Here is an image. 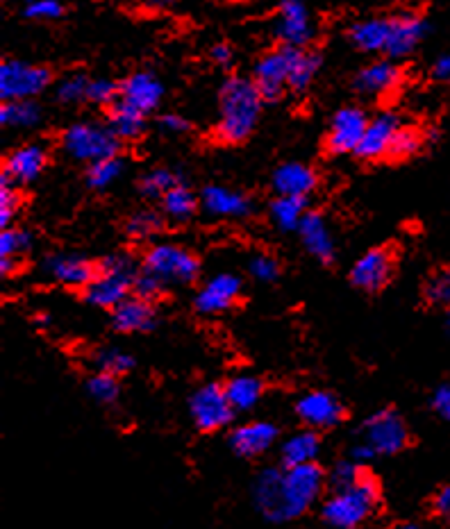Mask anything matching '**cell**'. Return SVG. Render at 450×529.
Returning <instances> with one entry per match:
<instances>
[{
  "label": "cell",
  "mask_w": 450,
  "mask_h": 529,
  "mask_svg": "<svg viewBox=\"0 0 450 529\" xmlns=\"http://www.w3.org/2000/svg\"><path fill=\"white\" fill-rule=\"evenodd\" d=\"M275 32L285 41V46L303 48L305 44H310L314 37V25L307 7L300 0H282Z\"/></svg>",
  "instance_id": "14"
},
{
  "label": "cell",
  "mask_w": 450,
  "mask_h": 529,
  "mask_svg": "<svg viewBox=\"0 0 450 529\" xmlns=\"http://www.w3.org/2000/svg\"><path fill=\"white\" fill-rule=\"evenodd\" d=\"M162 96H164L162 82L157 80L150 71L132 73L128 80H123L121 91H119L121 103L137 109V112H141L144 116L155 112Z\"/></svg>",
  "instance_id": "15"
},
{
  "label": "cell",
  "mask_w": 450,
  "mask_h": 529,
  "mask_svg": "<svg viewBox=\"0 0 450 529\" xmlns=\"http://www.w3.org/2000/svg\"><path fill=\"white\" fill-rule=\"evenodd\" d=\"M371 119H366V114L360 107H344L335 114V119L330 123L328 132V150L332 155H346L357 153V148L362 144V137L366 132V125Z\"/></svg>",
  "instance_id": "10"
},
{
  "label": "cell",
  "mask_w": 450,
  "mask_h": 529,
  "mask_svg": "<svg viewBox=\"0 0 450 529\" xmlns=\"http://www.w3.org/2000/svg\"><path fill=\"white\" fill-rule=\"evenodd\" d=\"M112 323L119 332H148L155 327V309L150 307V300L128 298L119 307L112 309Z\"/></svg>",
  "instance_id": "26"
},
{
  "label": "cell",
  "mask_w": 450,
  "mask_h": 529,
  "mask_svg": "<svg viewBox=\"0 0 450 529\" xmlns=\"http://www.w3.org/2000/svg\"><path fill=\"white\" fill-rule=\"evenodd\" d=\"M391 19H364L350 25L348 39L364 53H387Z\"/></svg>",
  "instance_id": "27"
},
{
  "label": "cell",
  "mask_w": 450,
  "mask_h": 529,
  "mask_svg": "<svg viewBox=\"0 0 450 529\" xmlns=\"http://www.w3.org/2000/svg\"><path fill=\"white\" fill-rule=\"evenodd\" d=\"M432 75H435V80L450 82V53L439 57L435 66H432Z\"/></svg>",
  "instance_id": "53"
},
{
  "label": "cell",
  "mask_w": 450,
  "mask_h": 529,
  "mask_svg": "<svg viewBox=\"0 0 450 529\" xmlns=\"http://www.w3.org/2000/svg\"><path fill=\"white\" fill-rule=\"evenodd\" d=\"M446 332H448V337H450V307H448V314H446Z\"/></svg>",
  "instance_id": "57"
},
{
  "label": "cell",
  "mask_w": 450,
  "mask_h": 529,
  "mask_svg": "<svg viewBox=\"0 0 450 529\" xmlns=\"http://www.w3.org/2000/svg\"><path fill=\"white\" fill-rule=\"evenodd\" d=\"M198 259L187 248L157 243L144 257V271L166 284H189L198 277Z\"/></svg>",
  "instance_id": "6"
},
{
  "label": "cell",
  "mask_w": 450,
  "mask_h": 529,
  "mask_svg": "<svg viewBox=\"0 0 450 529\" xmlns=\"http://www.w3.org/2000/svg\"><path fill=\"white\" fill-rule=\"evenodd\" d=\"M162 230V218L155 212H137L128 221V232L135 239H150Z\"/></svg>",
  "instance_id": "42"
},
{
  "label": "cell",
  "mask_w": 450,
  "mask_h": 529,
  "mask_svg": "<svg viewBox=\"0 0 450 529\" xmlns=\"http://www.w3.org/2000/svg\"><path fill=\"white\" fill-rule=\"evenodd\" d=\"M423 146V134L416 128H407V125H400V130L396 132L394 141H391V157H412L421 150Z\"/></svg>",
  "instance_id": "37"
},
{
  "label": "cell",
  "mask_w": 450,
  "mask_h": 529,
  "mask_svg": "<svg viewBox=\"0 0 450 529\" xmlns=\"http://www.w3.org/2000/svg\"><path fill=\"white\" fill-rule=\"evenodd\" d=\"M14 187L16 184L7 178H3V182H0V225H3V230L12 228L14 214L16 209H19V198H16Z\"/></svg>",
  "instance_id": "44"
},
{
  "label": "cell",
  "mask_w": 450,
  "mask_h": 529,
  "mask_svg": "<svg viewBox=\"0 0 450 529\" xmlns=\"http://www.w3.org/2000/svg\"><path fill=\"white\" fill-rule=\"evenodd\" d=\"M203 207L219 218H246L253 212V203H250L246 193L230 187H219V184H212V187L203 191Z\"/></svg>",
  "instance_id": "23"
},
{
  "label": "cell",
  "mask_w": 450,
  "mask_h": 529,
  "mask_svg": "<svg viewBox=\"0 0 450 529\" xmlns=\"http://www.w3.org/2000/svg\"><path fill=\"white\" fill-rule=\"evenodd\" d=\"M364 475L362 464H357V461H339V464L332 468L330 473V482L335 484V489H348V486H353L360 482V477Z\"/></svg>",
  "instance_id": "45"
},
{
  "label": "cell",
  "mask_w": 450,
  "mask_h": 529,
  "mask_svg": "<svg viewBox=\"0 0 450 529\" xmlns=\"http://www.w3.org/2000/svg\"><path fill=\"white\" fill-rule=\"evenodd\" d=\"M298 232L305 250L314 259H319L323 264H330L332 259H335V239H332V232L321 214L316 212L305 214Z\"/></svg>",
  "instance_id": "22"
},
{
  "label": "cell",
  "mask_w": 450,
  "mask_h": 529,
  "mask_svg": "<svg viewBox=\"0 0 450 529\" xmlns=\"http://www.w3.org/2000/svg\"><path fill=\"white\" fill-rule=\"evenodd\" d=\"M430 32V23L419 14H398L391 19L389 32V57H405L421 44L425 35Z\"/></svg>",
  "instance_id": "17"
},
{
  "label": "cell",
  "mask_w": 450,
  "mask_h": 529,
  "mask_svg": "<svg viewBox=\"0 0 450 529\" xmlns=\"http://www.w3.org/2000/svg\"><path fill=\"white\" fill-rule=\"evenodd\" d=\"M148 7H153V10H166V7H173L175 3H180V0H144Z\"/></svg>",
  "instance_id": "56"
},
{
  "label": "cell",
  "mask_w": 450,
  "mask_h": 529,
  "mask_svg": "<svg viewBox=\"0 0 450 529\" xmlns=\"http://www.w3.org/2000/svg\"><path fill=\"white\" fill-rule=\"evenodd\" d=\"M323 470L316 464L269 468L255 482V505L264 518L287 523L303 516L323 491Z\"/></svg>",
  "instance_id": "1"
},
{
  "label": "cell",
  "mask_w": 450,
  "mask_h": 529,
  "mask_svg": "<svg viewBox=\"0 0 450 529\" xmlns=\"http://www.w3.org/2000/svg\"><path fill=\"white\" fill-rule=\"evenodd\" d=\"M257 89L264 98H278L285 87H289V53L287 46L273 53H266L260 62L255 64L253 75Z\"/></svg>",
  "instance_id": "16"
},
{
  "label": "cell",
  "mask_w": 450,
  "mask_h": 529,
  "mask_svg": "<svg viewBox=\"0 0 450 529\" xmlns=\"http://www.w3.org/2000/svg\"><path fill=\"white\" fill-rule=\"evenodd\" d=\"M239 296H241L239 277L232 273H219L198 291L194 305L200 314L214 316L228 312V309L239 300Z\"/></svg>",
  "instance_id": "13"
},
{
  "label": "cell",
  "mask_w": 450,
  "mask_h": 529,
  "mask_svg": "<svg viewBox=\"0 0 450 529\" xmlns=\"http://www.w3.org/2000/svg\"><path fill=\"white\" fill-rule=\"evenodd\" d=\"M432 407H435L437 414L450 423V384L439 386L432 396Z\"/></svg>",
  "instance_id": "50"
},
{
  "label": "cell",
  "mask_w": 450,
  "mask_h": 529,
  "mask_svg": "<svg viewBox=\"0 0 450 529\" xmlns=\"http://www.w3.org/2000/svg\"><path fill=\"white\" fill-rule=\"evenodd\" d=\"M137 266L128 255H112L98 266V273L85 287V296L94 307L116 309L128 300V293L135 289Z\"/></svg>",
  "instance_id": "4"
},
{
  "label": "cell",
  "mask_w": 450,
  "mask_h": 529,
  "mask_svg": "<svg viewBox=\"0 0 450 529\" xmlns=\"http://www.w3.org/2000/svg\"><path fill=\"white\" fill-rule=\"evenodd\" d=\"M119 91H121V87H116L112 80L98 78V80L89 82L87 98L96 105H110L112 107L116 100H119Z\"/></svg>",
  "instance_id": "46"
},
{
  "label": "cell",
  "mask_w": 450,
  "mask_h": 529,
  "mask_svg": "<svg viewBox=\"0 0 450 529\" xmlns=\"http://www.w3.org/2000/svg\"><path fill=\"white\" fill-rule=\"evenodd\" d=\"M248 271H250V275L255 277V280L273 282L280 273V266L271 255H255L253 259H250Z\"/></svg>",
  "instance_id": "48"
},
{
  "label": "cell",
  "mask_w": 450,
  "mask_h": 529,
  "mask_svg": "<svg viewBox=\"0 0 450 529\" xmlns=\"http://www.w3.org/2000/svg\"><path fill=\"white\" fill-rule=\"evenodd\" d=\"M400 78L403 73L394 62L378 60L355 75V89L366 98H382L400 85Z\"/></svg>",
  "instance_id": "20"
},
{
  "label": "cell",
  "mask_w": 450,
  "mask_h": 529,
  "mask_svg": "<svg viewBox=\"0 0 450 529\" xmlns=\"http://www.w3.org/2000/svg\"><path fill=\"white\" fill-rule=\"evenodd\" d=\"M296 414L310 430H328L344 418V405L328 391H310L296 402Z\"/></svg>",
  "instance_id": "11"
},
{
  "label": "cell",
  "mask_w": 450,
  "mask_h": 529,
  "mask_svg": "<svg viewBox=\"0 0 450 529\" xmlns=\"http://www.w3.org/2000/svg\"><path fill=\"white\" fill-rule=\"evenodd\" d=\"M107 125L119 139H137L146 128V116L121 103V100H116L110 109V123Z\"/></svg>",
  "instance_id": "31"
},
{
  "label": "cell",
  "mask_w": 450,
  "mask_h": 529,
  "mask_svg": "<svg viewBox=\"0 0 450 529\" xmlns=\"http://www.w3.org/2000/svg\"><path fill=\"white\" fill-rule=\"evenodd\" d=\"M121 173H123V162H121L119 157L100 159V162L89 164L87 184H89L91 189H96V191L110 189L112 184L121 178Z\"/></svg>",
  "instance_id": "35"
},
{
  "label": "cell",
  "mask_w": 450,
  "mask_h": 529,
  "mask_svg": "<svg viewBox=\"0 0 450 529\" xmlns=\"http://www.w3.org/2000/svg\"><path fill=\"white\" fill-rule=\"evenodd\" d=\"M373 457H375V452L369 448V445L362 443V441L357 443L353 450H350V459L357 461V464H364V461H369V459H373Z\"/></svg>",
  "instance_id": "54"
},
{
  "label": "cell",
  "mask_w": 450,
  "mask_h": 529,
  "mask_svg": "<svg viewBox=\"0 0 450 529\" xmlns=\"http://www.w3.org/2000/svg\"><path fill=\"white\" fill-rule=\"evenodd\" d=\"M44 271L50 280L64 287H87L94 280L98 268L91 266L85 257L78 255H53L44 262Z\"/></svg>",
  "instance_id": "21"
},
{
  "label": "cell",
  "mask_w": 450,
  "mask_h": 529,
  "mask_svg": "<svg viewBox=\"0 0 450 529\" xmlns=\"http://www.w3.org/2000/svg\"><path fill=\"white\" fill-rule=\"evenodd\" d=\"M278 441V430L271 423H248L230 434V448L239 457H260Z\"/></svg>",
  "instance_id": "24"
},
{
  "label": "cell",
  "mask_w": 450,
  "mask_h": 529,
  "mask_svg": "<svg viewBox=\"0 0 450 529\" xmlns=\"http://www.w3.org/2000/svg\"><path fill=\"white\" fill-rule=\"evenodd\" d=\"M262 91L257 89L255 80L248 78H228L223 82L219 94V125H216V134L228 144H239L250 132L255 130L257 121H260L262 112Z\"/></svg>",
  "instance_id": "2"
},
{
  "label": "cell",
  "mask_w": 450,
  "mask_h": 529,
  "mask_svg": "<svg viewBox=\"0 0 450 529\" xmlns=\"http://www.w3.org/2000/svg\"><path fill=\"white\" fill-rule=\"evenodd\" d=\"M64 14V5L60 0H30L25 7V16L35 21H55Z\"/></svg>",
  "instance_id": "47"
},
{
  "label": "cell",
  "mask_w": 450,
  "mask_h": 529,
  "mask_svg": "<svg viewBox=\"0 0 450 529\" xmlns=\"http://www.w3.org/2000/svg\"><path fill=\"white\" fill-rule=\"evenodd\" d=\"M398 529H419V527H414V525H403V527H398Z\"/></svg>",
  "instance_id": "58"
},
{
  "label": "cell",
  "mask_w": 450,
  "mask_h": 529,
  "mask_svg": "<svg viewBox=\"0 0 450 529\" xmlns=\"http://www.w3.org/2000/svg\"><path fill=\"white\" fill-rule=\"evenodd\" d=\"M319 450H321L319 434L312 430L298 432L282 443V464L285 466L314 464V459L319 457Z\"/></svg>",
  "instance_id": "29"
},
{
  "label": "cell",
  "mask_w": 450,
  "mask_h": 529,
  "mask_svg": "<svg viewBox=\"0 0 450 529\" xmlns=\"http://www.w3.org/2000/svg\"><path fill=\"white\" fill-rule=\"evenodd\" d=\"M212 60L216 64H221V66H228L232 62V50H230V46H225V44L214 46L212 48Z\"/></svg>",
  "instance_id": "55"
},
{
  "label": "cell",
  "mask_w": 450,
  "mask_h": 529,
  "mask_svg": "<svg viewBox=\"0 0 450 529\" xmlns=\"http://www.w3.org/2000/svg\"><path fill=\"white\" fill-rule=\"evenodd\" d=\"M425 298H428L432 305L450 307V268L437 271L430 277L428 284H425Z\"/></svg>",
  "instance_id": "43"
},
{
  "label": "cell",
  "mask_w": 450,
  "mask_h": 529,
  "mask_svg": "<svg viewBox=\"0 0 450 529\" xmlns=\"http://www.w3.org/2000/svg\"><path fill=\"white\" fill-rule=\"evenodd\" d=\"M391 273H394V259H391L389 250L373 248L357 259L353 271H350V282L357 289L373 293L387 287Z\"/></svg>",
  "instance_id": "12"
},
{
  "label": "cell",
  "mask_w": 450,
  "mask_h": 529,
  "mask_svg": "<svg viewBox=\"0 0 450 529\" xmlns=\"http://www.w3.org/2000/svg\"><path fill=\"white\" fill-rule=\"evenodd\" d=\"M0 121H3L7 128L30 130L41 121V107L35 98L3 103V107H0Z\"/></svg>",
  "instance_id": "32"
},
{
  "label": "cell",
  "mask_w": 450,
  "mask_h": 529,
  "mask_svg": "<svg viewBox=\"0 0 450 529\" xmlns=\"http://www.w3.org/2000/svg\"><path fill=\"white\" fill-rule=\"evenodd\" d=\"M62 148L73 159L94 164L100 162V159L116 157V153H119V137L112 132L110 125L82 121L71 125L62 134Z\"/></svg>",
  "instance_id": "5"
},
{
  "label": "cell",
  "mask_w": 450,
  "mask_h": 529,
  "mask_svg": "<svg viewBox=\"0 0 450 529\" xmlns=\"http://www.w3.org/2000/svg\"><path fill=\"white\" fill-rule=\"evenodd\" d=\"M360 441L369 445L375 455H398L410 443V432L394 409H382L364 423Z\"/></svg>",
  "instance_id": "8"
},
{
  "label": "cell",
  "mask_w": 450,
  "mask_h": 529,
  "mask_svg": "<svg viewBox=\"0 0 450 529\" xmlns=\"http://www.w3.org/2000/svg\"><path fill=\"white\" fill-rule=\"evenodd\" d=\"M87 391L94 400L103 402V405H112L119 398V382L110 373H98L87 382Z\"/></svg>",
  "instance_id": "39"
},
{
  "label": "cell",
  "mask_w": 450,
  "mask_h": 529,
  "mask_svg": "<svg viewBox=\"0 0 450 529\" xmlns=\"http://www.w3.org/2000/svg\"><path fill=\"white\" fill-rule=\"evenodd\" d=\"M48 82L50 73L44 66L21 60H5L0 64V98H3V103L32 100L48 87Z\"/></svg>",
  "instance_id": "7"
},
{
  "label": "cell",
  "mask_w": 450,
  "mask_h": 529,
  "mask_svg": "<svg viewBox=\"0 0 450 529\" xmlns=\"http://www.w3.org/2000/svg\"><path fill=\"white\" fill-rule=\"evenodd\" d=\"M435 514L450 523V486H444V489L435 495Z\"/></svg>",
  "instance_id": "52"
},
{
  "label": "cell",
  "mask_w": 450,
  "mask_h": 529,
  "mask_svg": "<svg viewBox=\"0 0 450 529\" xmlns=\"http://www.w3.org/2000/svg\"><path fill=\"white\" fill-rule=\"evenodd\" d=\"M162 289H164V284L157 280L155 275H150V273L144 271V268H141L139 275H137V280H135V289H132V291L137 293V298L153 300V298L160 296Z\"/></svg>",
  "instance_id": "49"
},
{
  "label": "cell",
  "mask_w": 450,
  "mask_h": 529,
  "mask_svg": "<svg viewBox=\"0 0 450 529\" xmlns=\"http://www.w3.org/2000/svg\"><path fill=\"white\" fill-rule=\"evenodd\" d=\"M305 200L303 198H289L278 196L271 203V218L280 230H298L305 218Z\"/></svg>",
  "instance_id": "33"
},
{
  "label": "cell",
  "mask_w": 450,
  "mask_h": 529,
  "mask_svg": "<svg viewBox=\"0 0 450 529\" xmlns=\"http://www.w3.org/2000/svg\"><path fill=\"white\" fill-rule=\"evenodd\" d=\"M225 393H228V400L235 411H248L262 400L264 386L253 375H237L225 384Z\"/></svg>",
  "instance_id": "30"
},
{
  "label": "cell",
  "mask_w": 450,
  "mask_h": 529,
  "mask_svg": "<svg viewBox=\"0 0 450 529\" xmlns=\"http://www.w3.org/2000/svg\"><path fill=\"white\" fill-rule=\"evenodd\" d=\"M30 248V234L25 230L5 228L0 234V259H16Z\"/></svg>",
  "instance_id": "40"
},
{
  "label": "cell",
  "mask_w": 450,
  "mask_h": 529,
  "mask_svg": "<svg viewBox=\"0 0 450 529\" xmlns=\"http://www.w3.org/2000/svg\"><path fill=\"white\" fill-rule=\"evenodd\" d=\"M160 128L169 134H180L189 130V123L180 114H166L160 119Z\"/></svg>",
  "instance_id": "51"
},
{
  "label": "cell",
  "mask_w": 450,
  "mask_h": 529,
  "mask_svg": "<svg viewBox=\"0 0 450 529\" xmlns=\"http://www.w3.org/2000/svg\"><path fill=\"white\" fill-rule=\"evenodd\" d=\"M175 184H178V175L169 169H155L146 173L139 182V189L148 198H164Z\"/></svg>",
  "instance_id": "36"
},
{
  "label": "cell",
  "mask_w": 450,
  "mask_h": 529,
  "mask_svg": "<svg viewBox=\"0 0 450 529\" xmlns=\"http://www.w3.org/2000/svg\"><path fill=\"white\" fill-rule=\"evenodd\" d=\"M28 3H30V0H28Z\"/></svg>",
  "instance_id": "59"
},
{
  "label": "cell",
  "mask_w": 450,
  "mask_h": 529,
  "mask_svg": "<svg viewBox=\"0 0 450 529\" xmlns=\"http://www.w3.org/2000/svg\"><path fill=\"white\" fill-rule=\"evenodd\" d=\"M164 214L175 223H185L196 212V196L182 184H175V187L166 193L162 198Z\"/></svg>",
  "instance_id": "34"
},
{
  "label": "cell",
  "mask_w": 450,
  "mask_h": 529,
  "mask_svg": "<svg viewBox=\"0 0 450 529\" xmlns=\"http://www.w3.org/2000/svg\"><path fill=\"white\" fill-rule=\"evenodd\" d=\"M400 119L396 114L385 112V114H378L375 119L369 121L366 125V132L362 137V144L357 148L355 155H360L362 159H380L389 155L391 150V141H394L396 132L400 130Z\"/></svg>",
  "instance_id": "18"
},
{
  "label": "cell",
  "mask_w": 450,
  "mask_h": 529,
  "mask_svg": "<svg viewBox=\"0 0 450 529\" xmlns=\"http://www.w3.org/2000/svg\"><path fill=\"white\" fill-rule=\"evenodd\" d=\"M89 82L91 80L85 73L69 75V78H64L60 85H57V100H62V103H78V100L87 98Z\"/></svg>",
  "instance_id": "41"
},
{
  "label": "cell",
  "mask_w": 450,
  "mask_h": 529,
  "mask_svg": "<svg viewBox=\"0 0 450 529\" xmlns=\"http://www.w3.org/2000/svg\"><path fill=\"white\" fill-rule=\"evenodd\" d=\"M375 505H378V484L369 473L360 477V482L339 489L323 505V520L335 529H355L364 520H369Z\"/></svg>",
  "instance_id": "3"
},
{
  "label": "cell",
  "mask_w": 450,
  "mask_h": 529,
  "mask_svg": "<svg viewBox=\"0 0 450 529\" xmlns=\"http://www.w3.org/2000/svg\"><path fill=\"white\" fill-rule=\"evenodd\" d=\"M289 53V87L294 91H305L312 85L316 73L321 69V57L305 48L287 46Z\"/></svg>",
  "instance_id": "28"
},
{
  "label": "cell",
  "mask_w": 450,
  "mask_h": 529,
  "mask_svg": "<svg viewBox=\"0 0 450 529\" xmlns=\"http://www.w3.org/2000/svg\"><path fill=\"white\" fill-rule=\"evenodd\" d=\"M189 414L200 432H216L232 421L235 407L230 405L225 386L207 384L191 396Z\"/></svg>",
  "instance_id": "9"
},
{
  "label": "cell",
  "mask_w": 450,
  "mask_h": 529,
  "mask_svg": "<svg viewBox=\"0 0 450 529\" xmlns=\"http://www.w3.org/2000/svg\"><path fill=\"white\" fill-rule=\"evenodd\" d=\"M273 189L278 196L305 200L316 189V173L307 164L287 162L273 173Z\"/></svg>",
  "instance_id": "25"
},
{
  "label": "cell",
  "mask_w": 450,
  "mask_h": 529,
  "mask_svg": "<svg viewBox=\"0 0 450 529\" xmlns=\"http://www.w3.org/2000/svg\"><path fill=\"white\" fill-rule=\"evenodd\" d=\"M48 155L44 146L39 144H28L16 148L14 153L5 159L3 178H7L14 184H30L35 182L46 169Z\"/></svg>",
  "instance_id": "19"
},
{
  "label": "cell",
  "mask_w": 450,
  "mask_h": 529,
  "mask_svg": "<svg viewBox=\"0 0 450 529\" xmlns=\"http://www.w3.org/2000/svg\"><path fill=\"white\" fill-rule=\"evenodd\" d=\"M96 366L100 368V373H110L114 377H119V375H125L128 371H132V366H135V359H132L130 355H125L123 350L107 348L103 352H98Z\"/></svg>",
  "instance_id": "38"
}]
</instances>
